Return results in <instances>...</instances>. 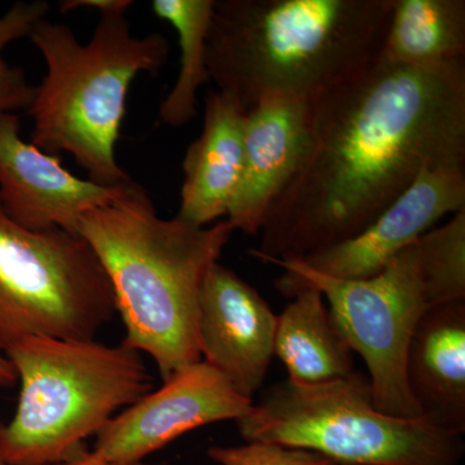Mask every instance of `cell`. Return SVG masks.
Wrapping results in <instances>:
<instances>
[{"instance_id": "obj_11", "label": "cell", "mask_w": 465, "mask_h": 465, "mask_svg": "<svg viewBox=\"0 0 465 465\" xmlns=\"http://www.w3.org/2000/svg\"><path fill=\"white\" fill-rule=\"evenodd\" d=\"M275 329L277 316L255 287L219 262L211 265L200 292L202 361L246 399L253 400L268 374Z\"/></svg>"}, {"instance_id": "obj_8", "label": "cell", "mask_w": 465, "mask_h": 465, "mask_svg": "<svg viewBox=\"0 0 465 465\" xmlns=\"http://www.w3.org/2000/svg\"><path fill=\"white\" fill-rule=\"evenodd\" d=\"M283 274L277 289L290 298L302 286L316 287L351 351L369 370L375 406L399 418H421L406 381V354L419 321L430 311L419 269L416 242L381 273L366 280H341L318 273L302 260H269Z\"/></svg>"}, {"instance_id": "obj_17", "label": "cell", "mask_w": 465, "mask_h": 465, "mask_svg": "<svg viewBox=\"0 0 465 465\" xmlns=\"http://www.w3.org/2000/svg\"><path fill=\"white\" fill-rule=\"evenodd\" d=\"M464 57V0H391L381 61L423 67Z\"/></svg>"}, {"instance_id": "obj_7", "label": "cell", "mask_w": 465, "mask_h": 465, "mask_svg": "<svg viewBox=\"0 0 465 465\" xmlns=\"http://www.w3.org/2000/svg\"><path fill=\"white\" fill-rule=\"evenodd\" d=\"M116 314L108 274L84 237L29 231L0 204V354L33 336L96 341Z\"/></svg>"}, {"instance_id": "obj_4", "label": "cell", "mask_w": 465, "mask_h": 465, "mask_svg": "<svg viewBox=\"0 0 465 465\" xmlns=\"http://www.w3.org/2000/svg\"><path fill=\"white\" fill-rule=\"evenodd\" d=\"M29 38L47 65L27 109L33 145L52 155L67 153L100 185L133 182L115 157L127 94L140 73L155 74L166 65V36H134L125 15H103L87 45L45 18Z\"/></svg>"}, {"instance_id": "obj_23", "label": "cell", "mask_w": 465, "mask_h": 465, "mask_svg": "<svg viewBox=\"0 0 465 465\" xmlns=\"http://www.w3.org/2000/svg\"><path fill=\"white\" fill-rule=\"evenodd\" d=\"M18 376L14 365L0 354V390H11L16 387Z\"/></svg>"}, {"instance_id": "obj_9", "label": "cell", "mask_w": 465, "mask_h": 465, "mask_svg": "<svg viewBox=\"0 0 465 465\" xmlns=\"http://www.w3.org/2000/svg\"><path fill=\"white\" fill-rule=\"evenodd\" d=\"M253 400L204 361L186 367L116 414L97 433L92 454L115 465L143 463L183 434L203 425L246 416Z\"/></svg>"}, {"instance_id": "obj_20", "label": "cell", "mask_w": 465, "mask_h": 465, "mask_svg": "<svg viewBox=\"0 0 465 465\" xmlns=\"http://www.w3.org/2000/svg\"><path fill=\"white\" fill-rule=\"evenodd\" d=\"M50 12L45 0L18 2L0 16V115L15 114L29 109L35 96V87L27 82L21 67L11 66L3 58V51L12 42L29 36L36 24Z\"/></svg>"}, {"instance_id": "obj_24", "label": "cell", "mask_w": 465, "mask_h": 465, "mask_svg": "<svg viewBox=\"0 0 465 465\" xmlns=\"http://www.w3.org/2000/svg\"><path fill=\"white\" fill-rule=\"evenodd\" d=\"M54 465H115L106 463V461L101 460V459L94 457L90 451H85L84 454L79 455L78 458L73 459V460L65 461V463L54 464ZM134 465H150V464H134Z\"/></svg>"}, {"instance_id": "obj_15", "label": "cell", "mask_w": 465, "mask_h": 465, "mask_svg": "<svg viewBox=\"0 0 465 465\" xmlns=\"http://www.w3.org/2000/svg\"><path fill=\"white\" fill-rule=\"evenodd\" d=\"M244 115L225 94L208 92L203 130L183 158L177 219L208 226L228 215L243 167Z\"/></svg>"}, {"instance_id": "obj_1", "label": "cell", "mask_w": 465, "mask_h": 465, "mask_svg": "<svg viewBox=\"0 0 465 465\" xmlns=\"http://www.w3.org/2000/svg\"><path fill=\"white\" fill-rule=\"evenodd\" d=\"M311 143L253 258L302 259L356 237L428 167L465 162L464 60L381 58L311 100Z\"/></svg>"}, {"instance_id": "obj_12", "label": "cell", "mask_w": 465, "mask_h": 465, "mask_svg": "<svg viewBox=\"0 0 465 465\" xmlns=\"http://www.w3.org/2000/svg\"><path fill=\"white\" fill-rule=\"evenodd\" d=\"M20 127L17 114L0 115L3 210L29 231L61 229L78 234L82 217L118 197L125 183L105 186L79 179L61 166L60 157L24 142Z\"/></svg>"}, {"instance_id": "obj_16", "label": "cell", "mask_w": 465, "mask_h": 465, "mask_svg": "<svg viewBox=\"0 0 465 465\" xmlns=\"http://www.w3.org/2000/svg\"><path fill=\"white\" fill-rule=\"evenodd\" d=\"M290 298L277 316L274 339V356L286 367L289 381L320 385L357 372L354 351L333 323L322 292L302 286Z\"/></svg>"}, {"instance_id": "obj_18", "label": "cell", "mask_w": 465, "mask_h": 465, "mask_svg": "<svg viewBox=\"0 0 465 465\" xmlns=\"http://www.w3.org/2000/svg\"><path fill=\"white\" fill-rule=\"evenodd\" d=\"M215 0H154L155 16L176 30L180 69L173 90L159 108L164 124L179 128L197 115V92L210 81L207 70V36Z\"/></svg>"}, {"instance_id": "obj_25", "label": "cell", "mask_w": 465, "mask_h": 465, "mask_svg": "<svg viewBox=\"0 0 465 465\" xmlns=\"http://www.w3.org/2000/svg\"><path fill=\"white\" fill-rule=\"evenodd\" d=\"M0 465H7V464L3 463V461H2V460H0Z\"/></svg>"}, {"instance_id": "obj_21", "label": "cell", "mask_w": 465, "mask_h": 465, "mask_svg": "<svg viewBox=\"0 0 465 465\" xmlns=\"http://www.w3.org/2000/svg\"><path fill=\"white\" fill-rule=\"evenodd\" d=\"M207 455L220 465H338L307 450L258 440L232 448L213 446L207 450Z\"/></svg>"}, {"instance_id": "obj_13", "label": "cell", "mask_w": 465, "mask_h": 465, "mask_svg": "<svg viewBox=\"0 0 465 465\" xmlns=\"http://www.w3.org/2000/svg\"><path fill=\"white\" fill-rule=\"evenodd\" d=\"M311 101L271 94L244 115L243 167L226 222L258 235L266 213L299 170L311 143Z\"/></svg>"}, {"instance_id": "obj_22", "label": "cell", "mask_w": 465, "mask_h": 465, "mask_svg": "<svg viewBox=\"0 0 465 465\" xmlns=\"http://www.w3.org/2000/svg\"><path fill=\"white\" fill-rule=\"evenodd\" d=\"M134 5L131 0H64L60 3V11L65 14L85 7L97 9L101 15H125Z\"/></svg>"}, {"instance_id": "obj_14", "label": "cell", "mask_w": 465, "mask_h": 465, "mask_svg": "<svg viewBox=\"0 0 465 465\" xmlns=\"http://www.w3.org/2000/svg\"><path fill=\"white\" fill-rule=\"evenodd\" d=\"M406 381L421 418L464 436L465 300L425 312L407 349Z\"/></svg>"}, {"instance_id": "obj_3", "label": "cell", "mask_w": 465, "mask_h": 465, "mask_svg": "<svg viewBox=\"0 0 465 465\" xmlns=\"http://www.w3.org/2000/svg\"><path fill=\"white\" fill-rule=\"evenodd\" d=\"M391 0H215L207 70L249 112L271 94L311 101L381 56Z\"/></svg>"}, {"instance_id": "obj_19", "label": "cell", "mask_w": 465, "mask_h": 465, "mask_svg": "<svg viewBox=\"0 0 465 465\" xmlns=\"http://www.w3.org/2000/svg\"><path fill=\"white\" fill-rule=\"evenodd\" d=\"M419 269L430 308L465 300V210L416 241Z\"/></svg>"}, {"instance_id": "obj_6", "label": "cell", "mask_w": 465, "mask_h": 465, "mask_svg": "<svg viewBox=\"0 0 465 465\" xmlns=\"http://www.w3.org/2000/svg\"><path fill=\"white\" fill-rule=\"evenodd\" d=\"M237 425L246 442L307 450L338 465H458L465 452L463 436L381 411L358 371L320 385L280 382Z\"/></svg>"}, {"instance_id": "obj_2", "label": "cell", "mask_w": 465, "mask_h": 465, "mask_svg": "<svg viewBox=\"0 0 465 465\" xmlns=\"http://www.w3.org/2000/svg\"><path fill=\"white\" fill-rule=\"evenodd\" d=\"M234 232L226 220L197 226L157 213L139 183L82 217L78 234L99 258L124 323V344L148 354L162 381L202 361V282Z\"/></svg>"}, {"instance_id": "obj_10", "label": "cell", "mask_w": 465, "mask_h": 465, "mask_svg": "<svg viewBox=\"0 0 465 465\" xmlns=\"http://www.w3.org/2000/svg\"><path fill=\"white\" fill-rule=\"evenodd\" d=\"M465 210V162L428 167L365 231L335 246L302 258L318 273L366 280L448 213Z\"/></svg>"}, {"instance_id": "obj_5", "label": "cell", "mask_w": 465, "mask_h": 465, "mask_svg": "<svg viewBox=\"0 0 465 465\" xmlns=\"http://www.w3.org/2000/svg\"><path fill=\"white\" fill-rule=\"evenodd\" d=\"M21 382L16 414L0 423V460L54 465L154 388L143 354L96 341L23 339L5 353Z\"/></svg>"}]
</instances>
